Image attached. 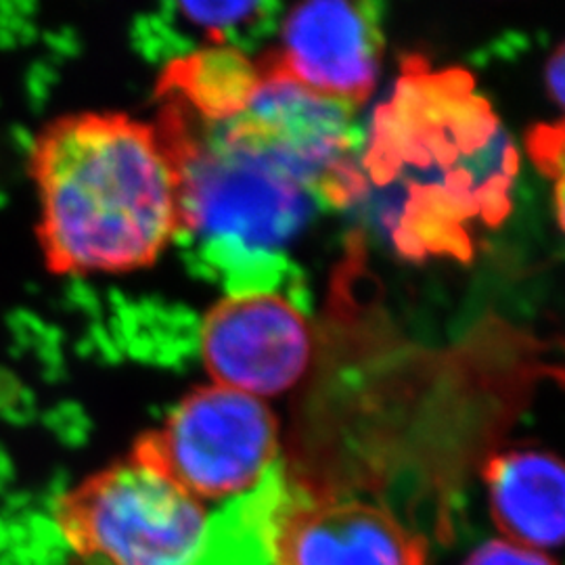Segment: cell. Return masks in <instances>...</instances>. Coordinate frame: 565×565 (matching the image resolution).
<instances>
[{
    "label": "cell",
    "mask_w": 565,
    "mask_h": 565,
    "mask_svg": "<svg viewBox=\"0 0 565 565\" xmlns=\"http://www.w3.org/2000/svg\"><path fill=\"white\" fill-rule=\"evenodd\" d=\"M369 216L411 260H471L476 228L511 212L518 151L473 78L457 67L403 61L392 97L375 109L361 160Z\"/></svg>",
    "instance_id": "obj_1"
},
{
    "label": "cell",
    "mask_w": 565,
    "mask_h": 565,
    "mask_svg": "<svg viewBox=\"0 0 565 565\" xmlns=\"http://www.w3.org/2000/svg\"><path fill=\"white\" fill-rule=\"evenodd\" d=\"M156 130L179 177V233L191 268L231 296L279 294L287 252L323 210L321 184L258 121H207L158 97ZM329 207V205H327Z\"/></svg>",
    "instance_id": "obj_2"
},
{
    "label": "cell",
    "mask_w": 565,
    "mask_h": 565,
    "mask_svg": "<svg viewBox=\"0 0 565 565\" xmlns=\"http://www.w3.org/2000/svg\"><path fill=\"white\" fill-rule=\"evenodd\" d=\"M36 239L55 275L151 266L179 233V177L153 124L114 111L67 114L30 147Z\"/></svg>",
    "instance_id": "obj_3"
},
{
    "label": "cell",
    "mask_w": 565,
    "mask_h": 565,
    "mask_svg": "<svg viewBox=\"0 0 565 565\" xmlns=\"http://www.w3.org/2000/svg\"><path fill=\"white\" fill-rule=\"evenodd\" d=\"M55 524L78 557L102 565H193L207 539L202 503L130 457L67 490Z\"/></svg>",
    "instance_id": "obj_4"
},
{
    "label": "cell",
    "mask_w": 565,
    "mask_h": 565,
    "mask_svg": "<svg viewBox=\"0 0 565 565\" xmlns=\"http://www.w3.org/2000/svg\"><path fill=\"white\" fill-rule=\"evenodd\" d=\"M279 455V425L266 404L223 385L193 390L130 459L195 501H223L260 484Z\"/></svg>",
    "instance_id": "obj_5"
},
{
    "label": "cell",
    "mask_w": 565,
    "mask_h": 565,
    "mask_svg": "<svg viewBox=\"0 0 565 565\" xmlns=\"http://www.w3.org/2000/svg\"><path fill=\"white\" fill-rule=\"evenodd\" d=\"M380 4L315 0L291 9L281 44L254 61L260 78L294 82L354 109L375 90L384 36Z\"/></svg>",
    "instance_id": "obj_6"
},
{
    "label": "cell",
    "mask_w": 565,
    "mask_h": 565,
    "mask_svg": "<svg viewBox=\"0 0 565 565\" xmlns=\"http://www.w3.org/2000/svg\"><path fill=\"white\" fill-rule=\"evenodd\" d=\"M268 532L273 565H427L424 536L361 499L287 497L273 507Z\"/></svg>",
    "instance_id": "obj_7"
},
{
    "label": "cell",
    "mask_w": 565,
    "mask_h": 565,
    "mask_svg": "<svg viewBox=\"0 0 565 565\" xmlns=\"http://www.w3.org/2000/svg\"><path fill=\"white\" fill-rule=\"evenodd\" d=\"M202 354L216 385L275 396L308 369L312 331L281 294L228 296L203 321Z\"/></svg>",
    "instance_id": "obj_8"
},
{
    "label": "cell",
    "mask_w": 565,
    "mask_h": 565,
    "mask_svg": "<svg viewBox=\"0 0 565 565\" xmlns=\"http://www.w3.org/2000/svg\"><path fill=\"white\" fill-rule=\"evenodd\" d=\"M490 515L503 541L548 551L564 539L562 461L545 450H507L484 465Z\"/></svg>",
    "instance_id": "obj_9"
},
{
    "label": "cell",
    "mask_w": 565,
    "mask_h": 565,
    "mask_svg": "<svg viewBox=\"0 0 565 565\" xmlns=\"http://www.w3.org/2000/svg\"><path fill=\"white\" fill-rule=\"evenodd\" d=\"M260 84L256 63L235 49L207 46L170 60L156 86V97H177L207 121L239 116Z\"/></svg>",
    "instance_id": "obj_10"
},
{
    "label": "cell",
    "mask_w": 565,
    "mask_h": 565,
    "mask_svg": "<svg viewBox=\"0 0 565 565\" xmlns=\"http://www.w3.org/2000/svg\"><path fill=\"white\" fill-rule=\"evenodd\" d=\"M170 18L193 32L186 55L198 41L212 42L214 49H235L245 55L275 30L281 4L277 2H177L166 7Z\"/></svg>",
    "instance_id": "obj_11"
},
{
    "label": "cell",
    "mask_w": 565,
    "mask_h": 565,
    "mask_svg": "<svg viewBox=\"0 0 565 565\" xmlns=\"http://www.w3.org/2000/svg\"><path fill=\"white\" fill-rule=\"evenodd\" d=\"M530 156L555 184L564 182V124H539L527 139Z\"/></svg>",
    "instance_id": "obj_12"
},
{
    "label": "cell",
    "mask_w": 565,
    "mask_h": 565,
    "mask_svg": "<svg viewBox=\"0 0 565 565\" xmlns=\"http://www.w3.org/2000/svg\"><path fill=\"white\" fill-rule=\"evenodd\" d=\"M463 565H557L545 551L515 545L503 539L478 546Z\"/></svg>",
    "instance_id": "obj_13"
},
{
    "label": "cell",
    "mask_w": 565,
    "mask_h": 565,
    "mask_svg": "<svg viewBox=\"0 0 565 565\" xmlns=\"http://www.w3.org/2000/svg\"><path fill=\"white\" fill-rule=\"evenodd\" d=\"M565 61H564V46H559L555 51V55L548 61V67H546V82H548V88H551V95L557 105L564 103V84H565Z\"/></svg>",
    "instance_id": "obj_14"
}]
</instances>
